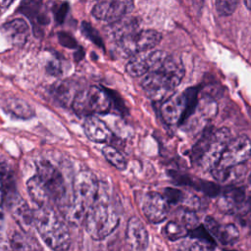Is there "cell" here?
Returning <instances> with one entry per match:
<instances>
[{"label": "cell", "instance_id": "obj_23", "mask_svg": "<svg viewBox=\"0 0 251 251\" xmlns=\"http://www.w3.org/2000/svg\"><path fill=\"white\" fill-rule=\"evenodd\" d=\"M52 95L62 104L67 105L71 104L75 99V96L78 92V90H75V87L73 85L71 81L64 80V81H59L57 83H54L52 88H51Z\"/></svg>", "mask_w": 251, "mask_h": 251}, {"label": "cell", "instance_id": "obj_24", "mask_svg": "<svg viewBox=\"0 0 251 251\" xmlns=\"http://www.w3.org/2000/svg\"><path fill=\"white\" fill-rule=\"evenodd\" d=\"M10 246L12 251H42L40 245L25 232H14Z\"/></svg>", "mask_w": 251, "mask_h": 251}, {"label": "cell", "instance_id": "obj_31", "mask_svg": "<svg viewBox=\"0 0 251 251\" xmlns=\"http://www.w3.org/2000/svg\"><path fill=\"white\" fill-rule=\"evenodd\" d=\"M238 5V1L235 0H218L215 2L216 11L220 16L226 17L236 10V7Z\"/></svg>", "mask_w": 251, "mask_h": 251}, {"label": "cell", "instance_id": "obj_38", "mask_svg": "<svg viewBox=\"0 0 251 251\" xmlns=\"http://www.w3.org/2000/svg\"><path fill=\"white\" fill-rule=\"evenodd\" d=\"M11 1H0V13H2L5 9L8 8L9 5H11Z\"/></svg>", "mask_w": 251, "mask_h": 251}, {"label": "cell", "instance_id": "obj_21", "mask_svg": "<svg viewBox=\"0 0 251 251\" xmlns=\"http://www.w3.org/2000/svg\"><path fill=\"white\" fill-rule=\"evenodd\" d=\"M26 186H27V191H28L30 198L33 200V202H35L37 204L38 207L49 205L48 203L51 199H50L45 187L43 186L41 180L39 179V177L36 175L31 176L27 180Z\"/></svg>", "mask_w": 251, "mask_h": 251}, {"label": "cell", "instance_id": "obj_29", "mask_svg": "<svg viewBox=\"0 0 251 251\" xmlns=\"http://www.w3.org/2000/svg\"><path fill=\"white\" fill-rule=\"evenodd\" d=\"M165 234L170 240H177L188 233V229L178 221H170L165 226Z\"/></svg>", "mask_w": 251, "mask_h": 251}, {"label": "cell", "instance_id": "obj_35", "mask_svg": "<svg viewBox=\"0 0 251 251\" xmlns=\"http://www.w3.org/2000/svg\"><path fill=\"white\" fill-rule=\"evenodd\" d=\"M189 251H215V244L196 240L189 247Z\"/></svg>", "mask_w": 251, "mask_h": 251}, {"label": "cell", "instance_id": "obj_12", "mask_svg": "<svg viewBox=\"0 0 251 251\" xmlns=\"http://www.w3.org/2000/svg\"><path fill=\"white\" fill-rule=\"evenodd\" d=\"M133 9V2L128 0L101 1L92 8V15L100 21L110 24L117 22L128 15Z\"/></svg>", "mask_w": 251, "mask_h": 251}, {"label": "cell", "instance_id": "obj_8", "mask_svg": "<svg viewBox=\"0 0 251 251\" xmlns=\"http://www.w3.org/2000/svg\"><path fill=\"white\" fill-rule=\"evenodd\" d=\"M162 40V34L155 29L138 30L116 42L117 49L124 57H133L153 50Z\"/></svg>", "mask_w": 251, "mask_h": 251}, {"label": "cell", "instance_id": "obj_32", "mask_svg": "<svg viewBox=\"0 0 251 251\" xmlns=\"http://www.w3.org/2000/svg\"><path fill=\"white\" fill-rule=\"evenodd\" d=\"M163 196L167 200L168 204H177L183 201L185 194L179 189L169 187L165 189Z\"/></svg>", "mask_w": 251, "mask_h": 251}, {"label": "cell", "instance_id": "obj_1", "mask_svg": "<svg viewBox=\"0 0 251 251\" xmlns=\"http://www.w3.org/2000/svg\"><path fill=\"white\" fill-rule=\"evenodd\" d=\"M99 196V182L90 171H80L73 180V196L62 207V213L71 225H79Z\"/></svg>", "mask_w": 251, "mask_h": 251}, {"label": "cell", "instance_id": "obj_27", "mask_svg": "<svg viewBox=\"0 0 251 251\" xmlns=\"http://www.w3.org/2000/svg\"><path fill=\"white\" fill-rule=\"evenodd\" d=\"M102 153L105 159L116 169L124 171L126 168V160L122 155V153L111 145H106L102 148Z\"/></svg>", "mask_w": 251, "mask_h": 251}, {"label": "cell", "instance_id": "obj_25", "mask_svg": "<svg viewBox=\"0 0 251 251\" xmlns=\"http://www.w3.org/2000/svg\"><path fill=\"white\" fill-rule=\"evenodd\" d=\"M20 11L25 14L30 21L37 25H46L48 18L41 13V2L28 1L22 3Z\"/></svg>", "mask_w": 251, "mask_h": 251}, {"label": "cell", "instance_id": "obj_22", "mask_svg": "<svg viewBox=\"0 0 251 251\" xmlns=\"http://www.w3.org/2000/svg\"><path fill=\"white\" fill-rule=\"evenodd\" d=\"M217 111L218 106L215 100L210 96H203L201 99H198L196 108L191 117L195 118L196 121L200 120V122L202 120L209 121L217 115Z\"/></svg>", "mask_w": 251, "mask_h": 251}, {"label": "cell", "instance_id": "obj_10", "mask_svg": "<svg viewBox=\"0 0 251 251\" xmlns=\"http://www.w3.org/2000/svg\"><path fill=\"white\" fill-rule=\"evenodd\" d=\"M170 56L164 50H150L131 57L126 65V73L133 76L139 77L159 69Z\"/></svg>", "mask_w": 251, "mask_h": 251}, {"label": "cell", "instance_id": "obj_2", "mask_svg": "<svg viewBox=\"0 0 251 251\" xmlns=\"http://www.w3.org/2000/svg\"><path fill=\"white\" fill-rule=\"evenodd\" d=\"M184 67L178 57L170 55L157 70L147 74L140 84L145 94L154 101H165L181 82Z\"/></svg>", "mask_w": 251, "mask_h": 251}, {"label": "cell", "instance_id": "obj_28", "mask_svg": "<svg viewBox=\"0 0 251 251\" xmlns=\"http://www.w3.org/2000/svg\"><path fill=\"white\" fill-rule=\"evenodd\" d=\"M241 166V165H240ZM240 166L232 168H220L216 167L211 171V174L215 179L221 182H226L228 180L238 177L242 172H240Z\"/></svg>", "mask_w": 251, "mask_h": 251}, {"label": "cell", "instance_id": "obj_30", "mask_svg": "<svg viewBox=\"0 0 251 251\" xmlns=\"http://www.w3.org/2000/svg\"><path fill=\"white\" fill-rule=\"evenodd\" d=\"M178 222H180L188 229V231L193 230L199 226L198 217L196 216L195 212L186 208L183 209L182 212L180 213Z\"/></svg>", "mask_w": 251, "mask_h": 251}, {"label": "cell", "instance_id": "obj_41", "mask_svg": "<svg viewBox=\"0 0 251 251\" xmlns=\"http://www.w3.org/2000/svg\"><path fill=\"white\" fill-rule=\"evenodd\" d=\"M94 251H104L103 249H96V250H94Z\"/></svg>", "mask_w": 251, "mask_h": 251}, {"label": "cell", "instance_id": "obj_7", "mask_svg": "<svg viewBox=\"0 0 251 251\" xmlns=\"http://www.w3.org/2000/svg\"><path fill=\"white\" fill-rule=\"evenodd\" d=\"M72 107L77 115L87 118L93 114L108 113L112 107V99L108 89L92 85L78 90Z\"/></svg>", "mask_w": 251, "mask_h": 251}, {"label": "cell", "instance_id": "obj_4", "mask_svg": "<svg viewBox=\"0 0 251 251\" xmlns=\"http://www.w3.org/2000/svg\"><path fill=\"white\" fill-rule=\"evenodd\" d=\"M230 139V130L227 127L208 128L194 145L191 153L192 160L203 171L211 172L218 166Z\"/></svg>", "mask_w": 251, "mask_h": 251}, {"label": "cell", "instance_id": "obj_16", "mask_svg": "<svg viewBox=\"0 0 251 251\" xmlns=\"http://www.w3.org/2000/svg\"><path fill=\"white\" fill-rule=\"evenodd\" d=\"M126 241L134 251H144L149 243V234L140 219L131 217L126 225Z\"/></svg>", "mask_w": 251, "mask_h": 251}, {"label": "cell", "instance_id": "obj_6", "mask_svg": "<svg viewBox=\"0 0 251 251\" xmlns=\"http://www.w3.org/2000/svg\"><path fill=\"white\" fill-rule=\"evenodd\" d=\"M199 87H190L185 91L173 94L163 101L161 116L164 122L170 126L184 124L193 114L198 102Z\"/></svg>", "mask_w": 251, "mask_h": 251}, {"label": "cell", "instance_id": "obj_14", "mask_svg": "<svg viewBox=\"0 0 251 251\" xmlns=\"http://www.w3.org/2000/svg\"><path fill=\"white\" fill-rule=\"evenodd\" d=\"M141 209L146 219L153 224L165 221L169 214V204L165 197L156 191L145 193L141 203Z\"/></svg>", "mask_w": 251, "mask_h": 251}, {"label": "cell", "instance_id": "obj_33", "mask_svg": "<svg viewBox=\"0 0 251 251\" xmlns=\"http://www.w3.org/2000/svg\"><path fill=\"white\" fill-rule=\"evenodd\" d=\"M81 29H82V32L85 34V36H87L92 42H94L100 47H103V41L100 35L98 34L97 30L94 29L88 23L83 22L81 25Z\"/></svg>", "mask_w": 251, "mask_h": 251}, {"label": "cell", "instance_id": "obj_17", "mask_svg": "<svg viewBox=\"0 0 251 251\" xmlns=\"http://www.w3.org/2000/svg\"><path fill=\"white\" fill-rule=\"evenodd\" d=\"M5 38L14 46L25 45L29 36V26L24 19L18 18L5 23L1 28Z\"/></svg>", "mask_w": 251, "mask_h": 251}, {"label": "cell", "instance_id": "obj_26", "mask_svg": "<svg viewBox=\"0 0 251 251\" xmlns=\"http://www.w3.org/2000/svg\"><path fill=\"white\" fill-rule=\"evenodd\" d=\"M222 244L224 245H231L235 243L239 238V231L235 225L226 224L220 225L215 235H214Z\"/></svg>", "mask_w": 251, "mask_h": 251}, {"label": "cell", "instance_id": "obj_11", "mask_svg": "<svg viewBox=\"0 0 251 251\" xmlns=\"http://www.w3.org/2000/svg\"><path fill=\"white\" fill-rule=\"evenodd\" d=\"M251 156V140L246 135L231 138L217 167L232 168L245 163Z\"/></svg>", "mask_w": 251, "mask_h": 251}, {"label": "cell", "instance_id": "obj_3", "mask_svg": "<svg viewBox=\"0 0 251 251\" xmlns=\"http://www.w3.org/2000/svg\"><path fill=\"white\" fill-rule=\"evenodd\" d=\"M33 224L43 241L54 251H66L71 244L69 227L63 218L48 206L33 211Z\"/></svg>", "mask_w": 251, "mask_h": 251}, {"label": "cell", "instance_id": "obj_34", "mask_svg": "<svg viewBox=\"0 0 251 251\" xmlns=\"http://www.w3.org/2000/svg\"><path fill=\"white\" fill-rule=\"evenodd\" d=\"M58 39H59V42L67 48H75V47L77 46V43L75 40V38L67 32H64V31L59 32L58 33Z\"/></svg>", "mask_w": 251, "mask_h": 251}, {"label": "cell", "instance_id": "obj_40", "mask_svg": "<svg viewBox=\"0 0 251 251\" xmlns=\"http://www.w3.org/2000/svg\"><path fill=\"white\" fill-rule=\"evenodd\" d=\"M248 185H249L250 190H251V173H250V175H249V176H248Z\"/></svg>", "mask_w": 251, "mask_h": 251}, {"label": "cell", "instance_id": "obj_36", "mask_svg": "<svg viewBox=\"0 0 251 251\" xmlns=\"http://www.w3.org/2000/svg\"><path fill=\"white\" fill-rule=\"evenodd\" d=\"M68 10H69V6L67 3H62L59 7H56V10H54L55 19L59 25L64 22L65 17L68 13Z\"/></svg>", "mask_w": 251, "mask_h": 251}, {"label": "cell", "instance_id": "obj_15", "mask_svg": "<svg viewBox=\"0 0 251 251\" xmlns=\"http://www.w3.org/2000/svg\"><path fill=\"white\" fill-rule=\"evenodd\" d=\"M246 199L247 195L243 188L227 187L222 192L217 205L223 213H243Z\"/></svg>", "mask_w": 251, "mask_h": 251}, {"label": "cell", "instance_id": "obj_9", "mask_svg": "<svg viewBox=\"0 0 251 251\" xmlns=\"http://www.w3.org/2000/svg\"><path fill=\"white\" fill-rule=\"evenodd\" d=\"M36 173L50 199L62 206L66 196V185L61 172L50 162L40 161L36 165Z\"/></svg>", "mask_w": 251, "mask_h": 251}, {"label": "cell", "instance_id": "obj_18", "mask_svg": "<svg viewBox=\"0 0 251 251\" xmlns=\"http://www.w3.org/2000/svg\"><path fill=\"white\" fill-rule=\"evenodd\" d=\"M140 21L136 17H125L117 22L110 24L107 27L108 35L116 42L127 37L128 35L140 30Z\"/></svg>", "mask_w": 251, "mask_h": 251}, {"label": "cell", "instance_id": "obj_5", "mask_svg": "<svg viewBox=\"0 0 251 251\" xmlns=\"http://www.w3.org/2000/svg\"><path fill=\"white\" fill-rule=\"evenodd\" d=\"M119 222L120 216L115 207L99 196L84 219L85 229L94 240H102L110 235L118 226Z\"/></svg>", "mask_w": 251, "mask_h": 251}, {"label": "cell", "instance_id": "obj_19", "mask_svg": "<svg viewBox=\"0 0 251 251\" xmlns=\"http://www.w3.org/2000/svg\"><path fill=\"white\" fill-rule=\"evenodd\" d=\"M83 129L88 139L96 143L108 142L113 137V133L107 125L94 116H90L85 119Z\"/></svg>", "mask_w": 251, "mask_h": 251}, {"label": "cell", "instance_id": "obj_37", "mask_svg": "<svg viewBox=\"0 0 251 251\" xmlns=\"http://www.w3.org/2000/svg\"><path fill=\"white\" fill-rule=\"evenodd\" d=\"M4 203H5V194H4V190H3L2 183H1V181H0V221L3 219Z\"/></svg>", "mask_w": 251, "mask_h": 251}, {"label": "cell", "instance_id": "obj_20", "mask_svg": "<svg viewBox=\"0 0 251 251\" xmlns=\"http://www.w3.org/2000/svg\"><path fill=\"white\" fill-rule=\"evenodd\" d=\"M2 108L10 115L19 119H29L33 116V109L30 105L18 97H7L1 102Z\"/></svg>", "mask_w": 251, "mask_h": 251}, {"label": "cell", "instance_id": "obj_13", "mask_svg": "<svg viewBox=\"0 0 251 251\" xmlns=\"http://www.w3.org/2000/svg\"><path fill=\"white\" fill-rule=\"evenodd\" d=\"M5 202L10 210V213L24 232L30 231L33 224V212L27 203L22 198L18 191L5 196Z\"/></svg>", "mask_w": 251, "mask_h": 251}, {"label": "cell", "instance_id": "obj_39", "mask_svg": "<svg viewBox=\"0 0 251 251\" xmlns=\"http://www.w3.org/2000/svg\"><path fill=\"white\" fill-rule=\"evenodd\" d=\"M244 5L247 7V9L251 10V0H245Z\"/></svg>", "mask_w": 251, "mask_h": 251}]
</instances>
